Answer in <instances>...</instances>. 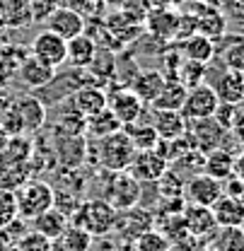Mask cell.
<instances>
[{"label":"cell","instance_id":"1","mask_svg":"<svg viewBox=\"0 0 244 251\" xmlns=\"http://www.w3.org/2000/svg\"><path fill=\"white\" fill-rule=\"evenodd\" d=\"M116 218H119V210L111 203H107L104 198H90V201H82L78 210L70 215V225L90 232L94 239H99V237L114 234Z\"/></svg>","mask_w":244,"mask_h":251},{"label":"cell","instance_id":"2","mask_svg":"<svg viewBox=\"0 0 244 251\" xmlns=\"http://www.w3.org/2000/svg\"><path fill=\"white\" fill-rule=\"evenodd\" d=\"M90 148L97 150V159H99V167L104 172H126L136 157V145L131 143L128 133L126 130H116L107 138H99V140H90Z\"/></svg>","mask_w":244,"mask_h":251},{"label":"cell","instance_id":"3","mask_svg":"<svg viewBox=\"0 0 244 251\" xmlns=\"http://www.w3.org/2000/svg\"><path fill=\"white\" fill-rule=\"evenodd\" d=\"M102 198L116 210H131L140 203L143 184L128 172H104L102 169Z\"/></svg>","mask_w":244,"mask_h":251},{"label":"cell","instance_id":"4","mask_svg":"<svg viewBox=\"0 0 244 251\" xmlns=\"http://www.w3.org/2000/svg\"><path fill=\"white\" fill-rule=\"evenodd\" d=\"M15 198H17V215L31 222L36 215L54 208V186L41 179H29L15 191Z\"/></svg>","mask_w":244,"mask_h":251},{"label":"cell","instance_id":"5","mask_svg":"<svg viewBox=\"0 0 244 251\" xmlns=\"http://www.w3.org/2000/svg\"><path fill=\"white\" fill-rule=\"evenodd\" d=\"M29 53L44 65L58 70V68H63L68 63V41L61 39L58 34H54V31L41 29L31 39Z\"/></svg>","mask_w":244,"mask_h":251},{"label":"cell","instance_id":"6","mask_svg":"<svg viewBox=\"0 0 244 251\" xmlns=\"http://www.w3.org/2000/svg\"><path fill=\"white\" fill-rule=\"evenodd\" d=\"M186 133L193 143V148L203 155L220 150V148H227V140L232 138L222 126L215 124V119H203V121H191L186 126Z\"/></svg>","mask_w":244,"mask_h":251},{"label":"cell","instance_id":"7","mask_svg":"<svg viewBox=\"0 0 244 251\" xmlns=\"http://www.w3.org/2000/svg\"><path fill=\"white\" fill-rule=\"evenodd\" d=\"M109 94V101L107 106L114 111V116L121 121V126H131V124H138L145 119V111L150 106L143 104V99L138 94L133 92L131 87H119V90H111Z\"/></svg>","mask_w":244,"mask_h":251},{"label":"cell","instance_id":"8","mask_svg":"<svg viewBox=\"0 0 244 251\" xmlns=\"http://www.w3.org/2000/svg\"><path fill=\"white\" fill-rule=\"evenodd\" d=\"M217 97H215L213 87L211 85H198V87H191L186 92L182 106V116L186 119V124L191 121H203V119H213L215 109H217Z\"/></svg>","mask_w":244,"mask_h":251},{"label":"cell","instance_id":"9","mask_svg":"<svg viewBox=\"0 0 244 251\" xmlns=\"http://www.w3.org/2000/svg\"><path fill=\"white\" fill-rule=\"evenodd\" d=\"M167 169H169V162L162 155H157L155 150H138L126 172L136 176L140 184H157Z\"/></svg>","mask_w":244,"mask_h":251},{"label":"cell","instance_id":"10","mask_svg":"<svg viewBox=\"0 0 244 251\" xmlns=\"http://www.w3.org/2000/svg\"><path fill=\"white\" fill-rule=\"evenodd\" d=\"M222 196V184L208 176V174H193L186 184H184V201L191 203V205H203V208H211L215 201Z\"/></svg>","mask_w":244,"mask_h":251},{"label":"cell","instance_id":"11","mask_svg":"<svg viewBox=\"0 0 244 251\" xmlns=\"http://www.w3.org/2000/svg\"><path fill=\"white\" fill-rule=\"evenodd\" d=\"M155 227V215L145 208H131V210H119V218H116V229L114 234L121 237V242H131L136 237H140L143 232L153 229Z\"/></svg>","mask_w":244,"mask_h":251},{"label":"cell","instance_id":"12","mask_svg":"<svg viewBox=\"0 0 244 251\" xmlns=\"http://www.w3.org/2000/svg\"><path fill=\"white\" fill-rule=\"evenodd\" d=\"M12 104H15L17 114H20L25 135H31V133L41 130V126L46 124V104L41 101V97L25 92L12 97Z\"/></svg>","mask_w":244,"mask_h":251},{"label":"cell","instance_id":"13","mask_svg":"<svg viewBox=\"0 0 244 251\" xmlns=\"http://www.w3.org/2000/svg\"><path fill=\"white\" fill-rule=\"evenodd\" d=\"M44 25H46V29L49 31L58 34V36L65 39V41H70V39L85 34L87 20H85L82 15H78L75 10H70L68 5H61V7H56V10L51 12V17H49Z\"/></svg>","mask_w":244,"mask_h":251},{"label":"cell","instance_id":"14","mask_svg":"<svg viewBox=\"0 0 244 251\" xmlns=\"http://www.w3.org/2000/svg\"><path fill=\"white\" fill-rule=\"evenodd\" d=\"M145 29L148 34H153V39H160L164 44L177 39V29H179V12L172 7H157L150 10L145 17Z\"/></svg>","mask_w":244,"mask_h":251},{"label":"cell","instance_id":"15","mask_svg":"<svg viewBox=\"0 0 244 251\" xmlns=\"http://www.w3.org/2000/svg\"><path fill=\"white\" fill-rule=\"evenodd\" d=\"M182 215H184V222H186V229H189V237H193L198 242H211V237L217 232V225H215L211 208L186 203Z\"/></svg>","mask_w":244,"mask_h":251},{"label":"cell","instance_id":"16","mask_svg":"<svg viewBox=\"0 0 244 251\" xmlns=\"http://www.w3.org/2000/svg\"><path fill=\"white\" fill-rule=\"evenodd\" d=\"M107 101H109V94L104 87H99V85H87V87H80V90H75V92L70 94L68 99H65V104L70 106V109H75L80 116H92V114H97V111H102V109H107Z\"/></svg>","mask_w":244,"mask_h":251},{"label":"cell","instance_id":"17","mask_svg":"<svg viewBox=\"0 0 244 251\" xmlns=\"http://www.w3.org/2000/svg\"><path fill=\"white\" fill-rule=\"evenodd\" d=\"M213 92L220 104H242L244 101V73L220 70L213 80Z\"/></svg>","mask_w":244,"mask_h":251},{"label":"cell","instance_id":"18","mask_svg":"<svg viewBox=\"0 0 244 251\" xmlns=\"http://www.w3.org/2000/svg\"><path fill=\"white\" fill-rule=\"evenodd\" d=\"M150 126L155 128L160 140H177L186 133V119L182 111H162V109H150Z\"/></svg>","mask_w":244,"mask_h":251},{"label":"cell","instance_id":"19","mask_svg":"<svg viewBox=\"0 0 244 251\" xmlns=\"http://www.w3.org/2000/svg\"><path fill=\"white\" fill-rule=\"evenodd\" d=\"M17 77L29 90H44L56 77V70L49 68V65H44L41 61H36L31 53H27V58L20 63V68H17Z\"/></svg>","mask_w":244,"mask_h":251},{"label":"cell","instance_id":"20","mask_svg":"<svg viewBox=\"0 0 244 251\" xmlns=\"http://www.w3.org/2000/svg\"><path fill=\"white\" fill-rule=\"evenodd\" d=\"M68 225H70V218L65 213H61L58 208H49L46 213H41V215H36L31 220L29 229L36 232V234H41L49 242H56V239H61V234L68 229Z\"/></svg>","mask_w":244,"mask_h":251},{"label":"cell","instance_id":"21","mask_svg":"<svg viewBox=\"0 0 244 251\" xmlns=\"http://www.w3.org/2000/svg\"><path fill=\"white\" fill-rule=\"evenodd\" d=\"M116 68H119V53L111 49H97L92 63L87 65V73L94 77V82L99 87H109L111 80L116 77Z\"/></svg>","mask_w":244,"mask_h":251},{"label":"cell","instance_id":"22","mask_svg":"<svg viewBox=\"0 0 244 251\" xmlns=\"http://www.w3.org/2000/svg\"><path fill=\"white\" fill-rule=\"evenodd\" d=\"M177 51L182 53L184 61H193V63H203V65H211V61L215 58V41L196 31V34H191L189 39L179 41Z\"/></svg>","mask_w":244,"mask_h":251},{"label":"cell","instance_id":"23","mask_svg":"<svg viewBox=\"0 0 244 251\" xmlns=\"http://www.w3.org/2000/svg\"><path fill=\"white\" fill-rule=\"evenodd\" d=\"M164 82H167V80H164V75H162L157 68H145V70L140 68V70H138V75L131 80V85H128V87L143 99V104H145V106H150V104L155 101V97L160 94V90L164 87Z\"/></svg>","mask_w":244,"mask_h":251},{"label":"cell","instance_id":"24","mask_svg":"<svg viewBox=\"0 0 244 251\" xmlns=\"http://www.w3.org/2000/svg\"><path fill=\"white\" fill-rule=\"evenodd\" d=\"M211 213H213L215 225H217V227H242V222H244V201L222 193L213 205H211Z\"/></svg>","mask_w":244,"mask_h":251},{"label":"cell","instance_id":"25","mask_svg":"<svg viewBox=\"0 0 244 251\" xmlns=\"http://www.w3.org/2000/svg\"><path fill=\"white\" fill-rule=\"evenodd\" d=\"M203 174L217 179L220 184L232 179L235 176V152L230 148H220V150L208 152L206 162H203Z\"/></svg>","mask_w":244,"mask_h":251},{"label":"cell","instance_id":"26","mask_svg":"<svg viewBox=\"0 0 244 251\" xmlns=\"http://www.w3.org/2000/svg\"><path fill=\"white\" fill-rule=\"evenodd\" d=\"M121 128H123L121 121L114 116V111H111L109 106L85 119V135H87L90 140L107 138V135H111V133H116V130H121Z\"/></svg>","mask_w":244,"mask_h":251},{"label":"cell","instance_id":"27","mask_svg":"<svg viewBox=\"0 0 244 251\" xmlns=\"http://www.w3.org/2000/svg\"><path fill=\"white\" fill-rule=\"evenodd\" d=\"M186 87L179 80H167L164 87L160 90V94L155 97V101L150 104V109H162V111H182L184 99H186Z\"/></svg>","mask_w":244,"mask_h":251},{"label":"cell","instance_id":"28","mask_svg":"<svg viewBox=\"0 0 244 251\" xmlns=\"http://www.w3.org/2000/svg\"><path fill=\"white\" fill-rule=\"evenodd\" d=\"M227 44L222 49H215V56L220 58L222 68L225 70H237V73H244V39L240 34L235 36H225Z\"/></svg>","mask_w":244,"mask_h":251},{"label":"cell","instance_id":"29","mask_svg":"<svg viewBox=\"0 0 244 251\" xmlns=\"http://www.w3.org/2000/svg\"><path fill=\"white\" fill-rule=\"evenodd\" d=\"M31 22L29 0H0V25L25 27Z\"/></svg>","mask_w":244,"mask_h":251},{"label":"cell","instance_id":"30","mask_svg":"<svg viewBox=\"0 0 244 251\" xmlns=\"http://www.w3.org/2000/svg\"><path fill=\"white\" fill-rule=\"evenodd\" d=\"M97 53V44L87 34H80L68 41V65L73 68H87Z\"/></svg>","mask_w":244,"mask_h":251},{"label":"cell","instance_id":"31","mask_svg":"<svg viewBox=\"0 0 244 251\" xmlns=\"http://www.w3.org/2000/svg\"><path fill=\"white\" fill-rule=\"evenodd\" d=\"M208 247L213 251H244V234L240 227H217Z\"/></svg>","mask_w":244,"mask_h":251},{"label":"cell","instance_id":"32","mask_svg":"<svg viewBox=\"0 0 244 251\" xmlns=\"http://www.w3.org/2000/svg\"><path fill=\"white\" fill-rule=\"evenodd\" d=\"M123 130L128 133L131 143L136 145V150H155L160 138L155 133V128L150 126V121H138V124L123 126Z\"/></svg>","mask_w":244,"mask_h":251},{"label":"cell","instance_id":"33","mask_svg":"<svg viewBox=\"0 0 244 251\" xmlns=\"http://www.w3.org/2000/svg\"><path fill=\"white\" fill-rule=\"evenodd\" d=\"M65 251H92L94 247V237L90 232L75 227V225H68V229L61 234V239H56Z\"/></svg>","mask_w":244,"mask_h":251},{"label":"cell","instance_id":"34","mask_svg":"<svg viewBox=\"0 0 244 251\" xmlns=\"http://www.w3.org/2000/svg\"><path fill=\"white\" fill-rule=\"evenodd\" d=\"M133 251H172V244H169V239L157 229H148V232H143L140 237H136L133 239Z\"/></svg>","mask_w":244,"mask_h":251},{"label":"cell","instance_id":"35","mask_svg":"<svg viewBox=\"0 0 244 251\" xmlns=\"http://www.w3.org/2000/svg\"><path fill=\"white\" fill-rule=\"evenodd\" d=\"M206 75H208V65L193 63V61H184L182 68H179V73H177V80L182 82L186 90H191V87L203 85V82H206Z\"/></svg>","mask_w":244,"mask_h":251},{"label":"cell","instance_id":"36","mask_svg":"<svg viewBox=\"0 0 244 251\" xmlns=\"http://www.w3.org/2000/svg\"><path fill=\"white\" fill-rule=\"evenodd\" d=\"M17 215V198H15V191L0 186V229L5 225H10Z\"/></svg>","mask_w":244,"mask_h":251},{"label":"cell","instance_id":"37","mask_svg":"<svg viewBox=\"0 0 244 251\" xmlns=\"http://www.w3.org/2000/svg\"><path fill=\"white\" fill-rule=\"evenodd\" d=\"M160 73L164 75V80H177V73H179V68H182V63H184V58H182V53L177 51V49H169V51H164L162 53V58H160Z\"/></svg>","mask_w":244,"mask_h":251},{"label":"cell","instance_id":"38","mask_svg":"<svg viewBox=\"0 0 244 251\" xmlns=\"http://www.w3.org/2000/svg\"><path fill=\"white\" fill-rule=\"evenodd\" d=\"M121 12L133 22V25H143L148 12H150V5L145 0H126L121 5Z\"/></svg>","mask_w":244,"mask_h":251},{"label":"cell","instance_id":"39","mask_svg":"<svg viewBox=\"0 0 244 251\" xmlns=\"http://www.w3.org/2000/svg\"><path fill=\"white\" fill-rule=\"evenodd\" d=\"M15 251H51V242L29 229V232L15 244Z\"/></svg>","mask_w":244,"mask_h":251},{"label":"cell","instance_id":"40","mask_svg":"<svg viewBox=\"0 0 244 251\" xmlns=\"http://www.w3.org/2000/svg\"><path fill=\"white\" fill-rule=\"evenodd\" d=\"M235 111H237V104H217V109H215V114H213L215 124L222 126L230 133L232 121H235Z\"/></svg>","mask_w":244,"mask_h":251},{"label":"cell","instance_id":"41","mask_svg":"<svg viewBox=\"0 0 244 251\" xmlns=\"http://www.w3.org/2000/svg\"><path fill=\"white\" fill-rule=\"evenodd\" d=\"M54 10H56V5H51V2H46V0H29L31 22H46Z\"/></svg>","mask_w":244,"mask_h":251},{"label":"cell","instance_id":"42","mask_svg":"<svg viewBox=\"0 0 244 251\" xmlns=\"http://www.w3.org/2000/svg\"><path fill=\"white\" fill-rule=\"evenodd\" d=\"M230 135L237 145H244V101L237 104V111H235V121L230 128Z\"/></svg>","mask_w":244,"mask_h":251},{"label":"cell","instance_id":"43","mask_svg":"<svg viewBox=\"0 0 244 251\" xmlns=\"http://www.w3.org/2000/svg\"><path fill=\"white\" fill-rule=\"evenodd\" d=\"M222 193H225V196H232V198H240V201H244V181H240L237 176H232V179L222 181Z\"/></svg>","mask_w":244,"mask_h":251},{"label":"cell","instance_id":"44","mask_svg":"<svg viewBox=\"0 0 244 251\" xmlns=\"http://www.w3.org/2000/svg\"><path fill=\"white\" fill-rule=\"evenodd\" d=\"M97 251H121L119 237H116V239H114L111 234H109V237H99V239H97Z\"/></svg>","mask_w":244,"mask_h":251},{"label":"cell","instance_id":"45","mask_svg":"<svg viewBox=\"0 0 244 251\" xmlns=\"http://www.w3.org/2000/svg\"><path fill=\"white\" fill-rule=\"evenodd\" d=\"M235 176L244 181V150L235 152Z\"/></svg>","mask_w":244,"mask_h":251},{"label":"cell","instance_id":"46","mask_svg":"<svg viewBox=\"0 0 244 251\" xmlns=\"http://www.w3.org/2000/svg\"><path fill=\"white\" fill-rule=\"evenodd\" d=\"M7 143H10V135H7V133H5V130L0 128V155L5 152V148H7Z\"/></svg>","mask_w":244,"mask_h":251},{"label":"cell","instance_id":"47","mask_svg":"<svg viewBox=\"0 0 244 251\" xmlns=\"http://www.w3.org/2000/svg\"><path fill=\"white\" fill-rule=\"evenodd\" d=\"M102 2H107V5H119V7H121L126 0H102Z\"/></svg>","mask_w":244,"mask_h":251},{"label":"cell","instance_id":"48","mask_svg":"<svg viewBox=\"0 0 244 251\" xmlns=\"http://www.w3.org/2000/svg\"><path fill=\"white\" fill-rule=\"evenodd\" d=\"M46 2H51V5H56V7H61L63 0H46Z\"/></svg>","mask_w":244,"mask_h":251},{"label":"cell","instance_id":"49","mask_svg":"<svg viewBox=\"0 0 244 251\" xmlns=\"http://www.w3.org/2000/svg\"><path fill=\"white\" fill-rule=\"evenodd\" d=\"M240 36H242V39H244V22H242V25H240Z\"/></svg>","mask_w":244,"mask_h":251},{"label":"cell","instance_id":"50","mask_svg":"<svg viewBox=\"0 0 244 251\" xmlns=\"http://www.w3.org/2000/svg\"><path fill=\"white\" fill-rule=\"evenodd\" d=\"M189 2H213V0H189Z\"/></svg>","mask_w":244,"mask_h":251},{"label":"cell","instance_id":"51","mask_svg":"<svg viewBox=\"0 0 244 251\" xmlns=\"http://www.w3.org/2000/svg\"><path fill=\"white\" fill-rule=\"evenodd\" d=\"M201 251H213V249H211V247H206V249H201Z\"/></svg>","mask_w":244,"mask_h":251},{"label":"cell","instance_id":"52","mask_svg":"<svg viewBox=\"0 0 244 251\" xmlns=\"http://www.w3.org/2000/svg\"><path fill=\"white\" fill-rule=\"evenodd\" d=\"M240 229H242V234H244V222H242V227H240Z\"/></svg>","mask_w":244,"mask_h":251}]
</instances>
